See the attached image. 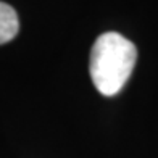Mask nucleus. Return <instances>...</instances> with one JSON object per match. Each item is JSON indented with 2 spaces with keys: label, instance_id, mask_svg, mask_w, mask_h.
<instances>
[{
  "label": "nucleus",
  "instance_id": "obj_2",
  "mask_svg": "<svg viewBox=\"0 0 158 158\" xmlns=\"http://www.w3.org/2000/svg\"><path fill=\"white\" fill-rule=\"evenodd\" d=\"M19 31L18 15L13 6L0 2V45L10 42Z\"/></svg>",
  "mask_w": 158,
  "mask_h": 158
},
{
  "label": "nucleus",
  "instance_id": "obj_1",
  "mask_svg": "<svg viewBox=\"0 0 158 158\" xmlns=\"http://www.w3.org/2000/svg\"><path fill=\"white\" fill-rule=\"evenodd\" d=\"M137 48L119 32L98 35L90 50L89 73L95 89L105 97L116 95L131 76Z\"/></svg>",
  "mask_w": 158,
  "mask_h": 158
}]
</instances>
